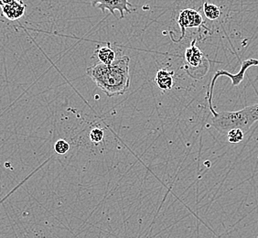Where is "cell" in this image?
Returning <instances> with one entry per match:
<instances>
[{"label":"cell","instance_id":"6da1fadb","mask_svg":"<svg viewBox=\"0 0 258 238\" xmlns=\"http://www.w3.org/2000/svg\"><path fill=\"white\" fill-rule=\"evenodd\" d=\"M130 58L127 55L114 60L112 65L96 64L86 70V75L108 97L124 94L130 87Z\"/></svg>","mask_w":258,"mask_h":238},{"label":"cell","instance_id":"7a4b0ae2","mask_svg":"<svg viewBox=\"0 0 258 238\" xmlns=\"http://www.w3.org/2000/svg\"><path fill=\"white\" fill-rule=\"evenodd\" d=\"M258 121L257 104L233 112H219L213 114L211 125L221 134H227L232 129L248 131Z\"/></svg>","mask_w":258,"mask_h":238},{"label":"cell","instance_id":"3957f363","mask_svg":"<svg viewBox=\"0 0 258 238\" xmlns=\"http://www.w3.org/2000/svg\"><path fill=\"white\" fill-rule=\"evenodd\" d=\"M196 39L192 40L190 46L185 50L184 58L186 64L184 69L191 78L202 79L208 73L210 61L207 56L196 46Z\"/></svg>","mask_w":258,"mask_h":238},{"label":"cell","instance_id":"277c9868","mask_svg":"<svg viewBox=\"0 0 258 238\" xmlns=\"http://www.w3.org/2000/svg\"><path fill=\"white\" fill-rule=\"evenodd\" d=\"M252 66H255L258 67V59H247L245 61H243L241 63V68L239 70L238 73L233 75L229 73L225 70H219L218 72L215 73L214 78L211 81L210 84V90H209L208 94H207V99H208L209 108L212 114H214L216 113V111L214 109V105H213V95H214V85H215V82L216 80L218 79L219 77L221 76H226L228 77L229 79L232 81V85L233 86H237L240 85L243 79H244V75H245V72Z\"/></svg>","mask_w":258,"mask_h":238},{"label":"cell","instance_id":"5b68a950","mask_svg":"<svg viewBox=\"0 0 258 238\" xmlns=\"http://www.w3.org/2000/svg\"><path fill=\"white\" fill-rule=\"evenodd\" d=\"M91 6L98 8L102 12L106 10L112 15L115 14V11L120 13V19H124L125 13H131L134 10H131L133 6L129 3L128 0H90Z\"/></svg>","mask_w":258,"mask_h":238},{"label":"cell","instance_id":"8992f818","mask_svg":"<svg viewBox=\"0 0 258 238\" xmlns=\"http://www.w3.org/2000/svg\"><path fill=\"white\" fill-rule=\"evenodd\" d=\"M177 22L181 30V36L179 40L174 41L176 43L181 41V40L183 39L187 28H201L204 24V20H203L202 15L199 13L197 10H192V9H186V10H181L179 12Z\"/></svg>","mask_w":258,"mask_h":238},{"label":"cell","instance_id":"52a82bcc","mask_svg":"<svg viewBox=\"0 0 258 238\" xmlns=\"http://www.w3.org/2000/svg\"><path fill=\"white\" fill-rule=\"evenodd\" d=\"M1 8L3 16L10 20H19L25 13V4L19 0H12L10 4L3 5Z\"/></svg>","mask_w":258,"mask_h":238},{"label":"cell","instance_id":"ba28073f","mask_svg":"<svg viewBox=\"0 0 258 238\" xmlns=\"http://www.w3.org/2000/svg\"><path fill=\"white\" fill-rule=\"evenodd\" d=\"M174 71L160 69L157 72L155 82L159 88L164 91L172 89L174 86Z\"/></svg>","mask_w":258,"mask_h":238},{"label":"cell","instance_id":"9c48e42d","mask_svg":"<svg viewBox=\"0 0 258 238\" xmlns=\"http://www.w3.org/2000/svg\"><path fill=\"white\" fill-rule=\"evenodd\" d=\"M95 54L101 64L105 65H112L114 60L116 59V53L111 47V43L107 42L105 46H100L96 50Z\"/></svg>","mask_w":258,"mask_h":238},{"label":"cell","instance_id":"30bf717a","mask_svg":"<svg viewBox=\"0 0 258 238\" xmlns=\"http://www.w3.org/2000/svg\"><path fill=\"white\" fill-rule=\"evenodd\" d=\"M204 13L208 20H218L221 16V10L218 6L204 1Z\"/></svg>","mask_w":258,"mask_h":238},{"label":"cell","instance_id":"8fae6325","mask_svg":"<svg viewBox=\"0 0 258 238\" xmlns=\"http://www.w3.org/2000/svg\"><path fill=\"white\" fill-rule=\"evenodd\" d=\"M228 139L229 143L231 144H237L243 141L244 137V132L241 129H232L226 134Z\"/></svg>","mask_w":258,"mask_h":238},{"label":"cell","instance_id":"7c38bea8","mask_svg":"<svg viewBox=\"0 0 258 238\" xmlns=\"http://www.w3.org/2000/svg\"><path fill=\"white\" fill-rule=\"evenodd\" d=\"M104 130L98 129V128L93 129L90 131V140L95 144H98L100 142H102L104 139Z\"/></svg>","mask_w":258,"mask_h":238},{"label":"cell","instance_id":"4fadbf2b","mask_svg":"<svg viewBox=\"0 0 258 238\" xmlns=\"http://www.w3.org/2000/svg\"><path fill=\"white\" fill-rule=\"evenodd\" d=\"M54 150L56 153L63 155L70 150V144L64 139H59L54 145Z\"/></svg>","mask_w":258,"mask_h":238},{"label":"cell","instance_id":"5bb4252c","mask_svg":"<svg viewBox=\"0 0 258 238\" xmlns=\"http://www.w3.org/2000/svg\"><path fill=\"white\" fill-rule=\"evenodd\" d=\"M12 0H0V6L2 7L3 5H7V4H10Z\"/></svg>","mask_w":258,"mask_h":238}]
</instances>
